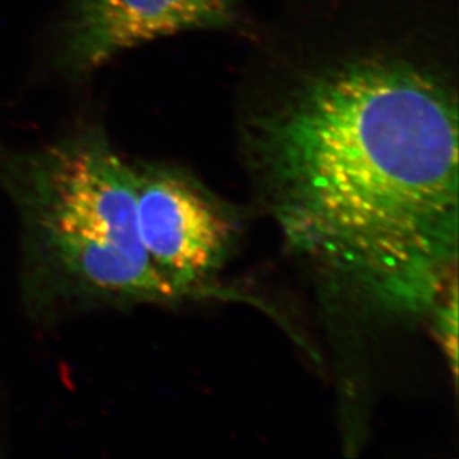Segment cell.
<instances>
[{
    "mask_svg": "<svg viewBox=\"0 0 459 459\" xmlns=\"http://www.w3.org/2000/svg\"><path fill=\"white\" fill-rule=\"evenodd\" d=\"M235 15L237 0H74L61 60L72 74H91L121 52L182 31L221 29Z\"/></svg>",
    "mask_w": 459,
    "mask_h": 459,
    "instance_id": "3957f363",
    "label": "cell"
},
{
    "mask_svg": "<svg viewBox=\"0 0 459 459\" xmlns=\"http://www.w3.org/2000/svg\"><path fill=\"white\" fill-rule=\"evenodd\" d=\"M134 169L144 250L178 295L196 293L230 255L234 217L182 169L144 162H134Z\"/></svg>",
    "mask_w": 459,
    "mask_h": 459,
    "instance_id": "7a4b0ae2",
    "label": "cell"
},
{
    "mask_svg": "<svg viewBox=\"0 0 459 459\" xmlns=\"http://www.w3.org/2000/svg\"><path fill=\"white\" fill-rule=\"evenodd\" d=\"M20 223L22 296L35 316L182 298L140 238L134 164L100 128L31 151L0 146Z\"/></svg>",
    "mask_w": 459,
    "mask_h": 459,
    "instance_id": "6da1fadb",
    "label": "cell"
},
{
    "mask_svg": "<svg viewBox=\"0 0 459 459\" xmlns=\"http://www.w3.org/2000/svg\"><path fill=\"white\" fill-rule=\"evenodd\" d=\"M458 287H452L442 302L434 307L436 314V330L442 343L443 351L446 352L447 363L451 364L452 375L456 377L458 363Z\"/></svg>",
    "mask_w": 459,
    "mask_h": 459,
    "instance_id": "277c9868",
    "label": "cell"
}]
</instances>
